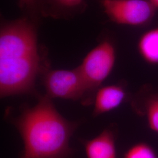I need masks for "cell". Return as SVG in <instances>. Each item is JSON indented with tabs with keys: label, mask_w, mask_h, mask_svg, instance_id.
<instances>
[{
	"label": "cell",
	"mask_w": 158,
	"mask_h": 158,
	"mask_svg": "<svg viewBox=\"0 0 158 158\" xmlns=\"http://www.w3.org/2000/svg\"><path fill=\"white\" fill-rule=\"evenodd\" d=\"M18 5L23 13V16L28 17L38 23H41V0H18Z\"/></svg>",
	"instance_id": "cell-10"
},
{
	"label": "cell",
	"mask_w": 158,
	"mask_h": 158,
	"mask_svg": "<svg viewBox=\"0 0 158 158\" xmlns=\"http://www.w3.org/2000/svg\"><path fill=\"white\" fill-rule=\"evenodd\" d=\"M43 83L49 98L77 100L87 94L85 81L78 68L72 70L48 69Z\"/></svg>",
	"instance_id": "cell-5"
},
{
	"label": "cell",
	"mask_w": 158,
	"mask_h": 158,
	"mask_svg": "<svg viewBox=\"0 0 158 158\" xmlns=\"http://www.w3.org/2000/svg\"><path fill=\"white\" fill-rule=\"evenodd\" d=\"M138 51L145 62L153 65L158 64V27L151 29L139 38Z\"/></svg>",
	"instance_id": "cell-9"
},
{
	"label": "cell",
	"mask_w": 158,
	"mask_h": 158,
	"mask_svg": "<svg viewBox=\"0 0 158 158\" xmlns=\"http://www.w3.org/2000/svg\"><path fill=\"white\" fill-rule=\"evenodd\" d=\"M15 124L23 142L21 158H68L72 152L69 141L77 124L64 118L48 96L25 109Z\"/></svg>",
	"instance_id": "cell-2"
},
{
	"label": "cell",
	"mask_w": 158,
	"mask_h": 158,
	"mask_svg": "<svg viewBox=\"0 0 158 158\" xmlns=\"http://www.w3.org/2000/svg\"><path fill=\"white\" fill-rule=\"evenodd\" d=\"M153 5L156 7V8L158 10V0H149Z\"/></svg>",
	"instance_id": "cell-13"
},
{
	"label": "cell",
	"mask_w": 158,
	"mask_h": 158,
	"mask_svg": "<svg viewBox=\"0 0 158 158\" xmlns=\"http://www.w3.org/2000/svg\"><path fill=\"white\" fill-rule=\"evenodd\" d=\"M123 158H158L152 147L145 142H140L131 147Z\"/></svg>",
	"instance_id": "cell-11"
},
{
	"label": "cell",
	"mask_w": 158,
	"mask_h": 158,
	"mask_svg": "<svg viewBox=\"0 0 158 158\" xmlns=\"http://www.w3.org/2000/svg\"><path fill=\"white\" fill-rule=\"evenodd\" d=\"M87 8L86 0H41L43 18L69 20L83 14Z\"/></svg>",
	"instance_id": "cell-6"
},
{
	"label": "cell",
	"mask_w": 158,
	"mask_h": 158,
	"mask_svg": "<svg viewBox=\"0 0 158 158\" xmlns=\"http://www.w3.org/2000/svg\"><path fill=\"white\" fill-rule=\"evenodd\" d=\"M40 23L28 17L1 19L0 94L2 97L30 93L40 73L49 69L40 53Z\"/></svg>",
	"instance_id": "cell-1"
},
{
	"label": "cell",
	"mask_w": 158,
	"mask_h": 158,
	"mask_svg": "<svg viewBox=\"0 0 158 158\" xmlns=\"http://www.w3.org/2000/svg\"><path fill=\"white\" fill-rule=\"evenodd\" d=\"M116 61L113 42L104 39L85 56L77 67L85 81L87 93L98 90L112 72Z\"/></svg>",
	"instance_id": "cell-3"
},
{
	"label": "cell",
	"mask_w": 158,
	"mask_h": 158,
	"mask_svg": "<svg viewBox=\"0 0 158 158\" xmlns=\"http://www.w3.org/2000/svg\"><path fill=\"white\" fill-rule=\"evenodd\" d=\"M104 12L113 23L143 27L152 21L157 9L149 0H99Z\"/></svg>",
	"instance_id": "cell-4"
},
{
	"label": "cell",
	"mask_w": 158,
	"mask_h": 158,
	"mask_svg": "<svg viewBox=\"0 0 158 158\" xmlns=\"http://www.w3.org/2000/svg\"><path fill=\"white\" fill-rule=\"evenodd\" d=\"M145 109L149 128L158 134V96L149 98L145 102Z\"/></svg>",
	"instance_id": "cell-12"
},
{
	"label": "cell",
	"mask_w": 158,
	"mask_h": 158,
	"mask_svg": "<svg viewBox=\"0 0 158 158\" xmlns=\"http://www.w3.org/2000/svg\"><path fill=\"white\" fill-rule=\"evenodd\" d=\"M83 144L87 158H117L115 137L111 130L103 131Z\"/></svg>",
	"instance_id": "cell-8"
},
{
	"label": "cell",
	"mask_w": 158,
	"mask_h": 158,
	"mask_svg": "<svg viewBox=\"0 0 158 158\" xmlns=\"http://www.w3.org/2000/svg\"><path fill=\"white\" fill-rule=\"evenodd\" d=\"M126 97V91L121 85H108L99 88L94 99L93 115L98 116L116 109L124 102Z\"/></svg>",
	"instance_id": "cell-7"
}]
</instances>
